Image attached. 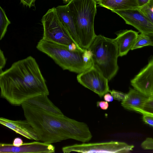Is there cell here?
<instances>
[{"mask_svg":"<svg viewBox=\"0 0 153 153\" xmlns=\"http://www.w3.org/2000/svg\"><path fill=\"white\" fill-rule=\"evenodd\" d=\"M96 0H71L67 4L75 23L82 47L88 49L95 38L94 28L97 13Z\"/></svg>","mask_w":153,"mask_h":153,"instance_id":"cell-3","label":"cell"},{"mask_svg":"<svg viewBox=\"0 0 153 153\" xmlns=\"http://www.w3.org/2000/svg\"><path fill=\"white\" fill-rule=\"evenodd\" d=\"M62 0L65 2H69L71 0Z\"/></svg>","mask_w":153,"mask_h":153,"instance_id":"cell-33","label":"cell"},{"mask_svg":"<svg viewBox=\"0 0 153 153\" xmlns=\"http://www.w3.org/2000/svg\"><path fill=\"white\" fill-rule=\"evenodd\" d=\"M0 73L1 97L13 105H21L36 96L49 95L39 66L31 56L15 62Z\"/></svg>","mask_w":153,"mask_h":153,"instance_id":"cell-1","label":"cell"},{"mask_svg":"<svg viewBox=\"0 0 153 153\" xmlns=\"http://www.w3.org/2000/svg\"><path fill=\"white\" fill-rule=\"evenodd\" d=\"M141 147L145 150H153V139L147 138L141 143Z\"/></svg>","mask_w":153,"mask_h":153,"instance_id":"cell-24","label":"cell"},{"mask_svg":"<svg viewBox=\"0 0 153 153\" xmlns=\"http://www.w3.org/2000/svg\"><path fill=\"white\" fill-rule=\"evenodd\" d=\"M92 53L93 65L99 69L109 81L116 74L119 66L118 46L114 39L97 35L88 49Z\"/></svg>","mask_w":153,"mask_h":153,"instance_id":"cell-4","label":"cell"},{"mask_svg":"<svg viewBox=\"0 0 153 153\" xmlns=\"http://www.w3.org/2000/svg\"><path fill=\"white\" fill-rule=\"evenodd\" d=\"M134 146L122 142H109L76 144L62 147L64 153L72 152L80 153H128L133 150Z\"/></svg>","mask_w":153,"mask_h":153,"instance_id":"cell-7","label":"cell"},{"mask_svg":"<svg viewBox=\"0 0 153 153\" xmlns=\"http://www.w3.org/2000/svg\"><path fill=\"white\" fill-rule=\"evenodd\" d=\"M6 63V59L3 51L0 50V71L2 72V69L4 67Z\"/></svg>","mask_w":153,"mask_h":153,"instance_id":"cell-26","label":"cell"},{"mask_svg":"<svg viewBox=\"0 0 153 153\" xmlns=\"http://www.w3.org/2000/svg\"><path fill=\"white\" fill-rule=\"evenodd\" d=\"M125 21L142 34L153 35V24L139 8L114 10Z\"/></svg>","mask_w":153,"mask_h":153,"instance_id":"cell-9","label":"cell"},{"mask_svg":"<svg viewBox=\"0 0 153 153\" xmlns=\"http://www.w3.org/2000/svg\"><path fill=\"white\" fill-rule=\"evenodd\" d=\"M42 22L43 28V39L66 46L73 43L76 44L58 16L55 7L48 10L43 16Z\"/></svg>","mask_w":153,"mask_h":153,"instance_id":"cell-6","label":"cell"},{"mask_svg":"<svg viewBox=\"0 0 153 153\" xmlns=\"http://www.w3.org/2000/svg\"><path fill=\"white\" fill-rule=\"evenodd\" d=\"M21 2L24 5L30 8L33 5L35 0H20Z\"/></svg>","mask_w":153,"mask_h":153,"instance_id":"cell-29","label":"cell"},{"mask_svg":"<svg viewBox=\"0 0 153 153\" xmlns=\"http://www.w3.org/2000/svg\"><path fill=\"white\" fill-rule=\"evenodd\" d=\"M47 95H41L30 98L25 102L34 107L53 114L64 115L60 110L49 99Z\"/></svg>","mask_w":153,"mask_h":153,"instance_id":"cell-16","label":"cell"},{"mask_svg":"<svg viewBox=\"0 0 153 153\" xmlns=\"http://www.w3.org/2000/svg\"><path fill=\"white\" fill-rule=\"evenodd\" d=\"M55 152V147L51 144L36 141L23 143L19 146L13 144L0 143V153H51Z\"/></svg>","mask_w":153,"mask_h":153,"instance_id":"cell-10","label":"cell"},{"mask_svg":"<svg viewBox=\"0 0 153 153\" xmlns=\"http://www.w3.org/2000/svg\"><path fill=\"white\" fill-rule=\"evenodd\" d=\"M149 98L137 89L130 88L121 105L126 109L139 112Z\"/></svg>","mask_w":153,"mask_h":153,"instance_id":"cell-14","label":"cell"},{"mask_svg":"<svg viewBox=\"0 0 153 153\" xmlns=\"http://www.w3.org/2000/svg\"><path fill=\"white\" fill-rule=\"evenodd\" d=\"M82 57L83 61L85 63L91 65H93L92 53L90 50L85 49L83 52Z\"/></svg>","mask_w":153,"mask_h":153,"instance_id":"cell-22","label":"cell"},{"mask_svg":"<svg viewBox=\"0 0 153 153\" xmlns=\"http://www.w3.org/2000/svg\"><path fill=\"white\" fill-rule=\"evenodd\" d=\"M76 78L79 83L102 97L109 92L108 79L97 68L92 65L78 74Z\"/></svg>","mask_w":153,"mask_h":153,"instance_id":"cell-8","label":"cell"},{"mask_svg":"<svg viewBox=\"0 0 153 153\" xmlns=\"http://www.w3.org/2000/svg\"><path fill=\"white\" fill-rule=\"evenodd\" d=\"M152 42L149 35L140 33L138 34L131 50L146 46H151Z\"/></svg>","mask_w":153,"mask_h":153,"instance_id":"cell-19","label":"cell"},{"mask_svg":"<svg viewBox=\"0 0 153 153\" xmlns=\"http://www.w3.org/2000/svg\"><path fill=\"white\" fill-rule=\"evenodd\" d=\"M115 39L117 43L119 56L126 55L131 50L138 35V33L133 30H124L116 33Z\"/></svg>","mask_w":153,"mask_h":153,"instance_id":"cell-13","label":"cell"},{"mask_svg":"<svg viewBox=\"0 0 153 153\" xmlns=\"http://www.w3.org/2000/svg\"><path fill=\"white\" fill-rule=\"evenodd\" d=\"M97 2L99 6L111 11L139 8L136 0H97Z\"/></svg>","mask_w":153,"mask_h":153,"instance_id":"cell-17","label":"cell"},{"mask_svg":"<svg viewBox=\"0 0 153 153\" xmlns=\"http://www.w3.org/2000/svg\"><path fill=\"white\" fill-rule=\"evenodd\" d=\"M139 8L153 24V0Z\"/></svg>","mask_w":153,"mask_h":153,"instance_id":"cell-20","label":"cell"},{"mask_svg":"<svg viewBox=\"0 0 153 153\" xmlns=\"http://www.w3.org/2000/svg\"><path fill=\"white\" fill-rule=\"evenodd\" d=\"M36 48L51 58L64 70L79 74L92 66L85 63L83 61L82 56L85 50L78 49L71 51L69 49L68 46L53 43L43 38L38 42Z\"/></svg>","mask_w":153,"mask_h":153,"instance_id":"cell-5","label":"cell"},{"mask_svg":"<svg viewBox=\"0 0 153 153\" xmlns=\"http://www.w3.org/2000/svg\"><path fill=\"white\" fill-rule=\"evenodd\" d=\"M21 106L24 116L39 139L52 144L68 139L82 143L90 141L92 135L88 125L64 115L52 113L33 106L26 102Z\"/></svg>","mask_w":153,"mask_h":153,"instance_id":"cell-2","label":"cell"},{"mask_svg":"<svg viewBox=\"0 0 153 153\" xmlns=\"http://www.w3.org/2000/svg\"><path fill=\"white\" fill-rule=\"evenodd\" d=\"M10 22L7 17L4 10L0 7V40L4 37Z\"/></svg>","mask_w":153,"mask_h":153,"instance_id":"cell-18","label":"cell"},{"mask_svg":"<svg viewBox=\"0 0 153 153\" xmlns=\"http://www.w3.org/2000/svg\"><path fill=\"white\" fill-rule=\"evenodd\" d=\"M109 92L114 99L122 101L125 99L126 95V94L114 90H110Z\"/></svg>","mask_w":153,"mask_h":153,"instance_id":"cell-23","label":"cell"},{"mask_svg":"<svg viewBox=\"0 0 153 153\" xmlns=\"http://www.w3.org/2000/svg\"><path fill=\"white\" fill-rule=\"evenodd\" d=\"M152 0H136L139 7H142L148 4Z\"/></svg>","mask_w":153,"mask_h":153,"instance_id":"cell-31","label":"cell"},{"mask_svg":"<svg viewBox=\"0 0 153 153\" xmlns=\"http://www.w3.org/2000/svg\"><path fill=\"white\" fill-rule=\"evenodd\" d=\"M139 113L153 115V97H149Z\"/></svg>","mask_w":153,"mask_h":153,"instance_id":"cell-21","label":"cell"},{"mask_svg":"<svg viewBox=\"0 0 153 153\" xmlns=\"http://www.w3.org/2000/svg\"><path fill=\"white\" fill-rule=\"evenodd\" d=\"M142 118L145 123L153 126V115L144 114Z\"/></svg>","mask_w":153,"mask_h":153,"instance_id":"cell-25","label":"cell"},{"mask_svg":"<svg viewBox=\"0 0 153 153\" xmlns=\"http://www.w3.org/2000/svg\"><path fill=\"white\" fill-rule=\"evenodd\" d=\"M97 107H99L101 109L105 110L108 108L109 104L107 101H101L97 102Z\"/></svg>","mask_w":153,"mask_h":153,"instance_id":"cell-27","label":"cell"},{"mask_svg":"<svg viewBox=\"0 0 153 153\" xmlns=\"http://www.w3.org/2000/svg\"><path fill=\"white\" fill-rule=\"evenodd\" d=\"M0 123L29 139L40 140L36 133L26 119L14 120L1 117Z\"/></svg>","mask_w":153,"mask_h":153,"instance_id":"cell-12","label":"cell"},{"mask_svg":"<svg viewBox=\"0 0 153 153\" xmlns=\"http://www.w3.org/2000/svg\"><path fill=\"white\" fill-rule=\"evenodd\" d=\"M149 36L150 37L152 42L151 46H153V35H149Z\"/></svg>","mask_w":153,"mask_h":153,"instance_id":"cell-32","label":"cell"},{"mask_svg":"<svg viewBox=\"0 0 153 153\" xmlns=\"http://www.w3.org/2000/svg\"><path fill=\"white\" fill-rule=\"evenodd\" d=\"M134 88L149 97H153V57L131 80Z\"/></svg>","mask_w":153,"mask_h":153,"instance_id":"cell-11","label":"cell"},{"mask_svg":"<svg viewBox=\"0 0 153 153\" xmlns=\"http://www.w3.org/2000/svg\"><path fill=\"white\" fill-rule=\"evenodd\" d=\"M114 98L112 95L109 93H107L104 96V99L108 102H111L113 101Z\"/></svg>","mask_w":153,"mask_h":153,"instance_id":"cell-30","label":"cell"},{"mask_svg":"<svg viewBox=\"0 0 153 153\" xmlns=\"http://www.w3.org/2000/svg\"><path fill=\"white\" fill-rule=\"evenodd\" d=\"M22 139L20 137H16L13 140V145L16 146H19L23 144Z\"/></svg>","mask_w":153,"mask_h":153,"instance_id":"cell-28","label":"cell"},{"mask_svg":"<svg viewBox=\"0 0 153 153\" xmlns=\"http://www.w3.org/2000/svg\"><path fill=\"white\" fill-rule=\"evenodd\" d=\"M57 13L60 19L76 43L78 48L84 51L80 44L77 35L74 20L67 5L58 6L55 7Z\"/></svg>","mask_w":153,"mask_h":153,"instance_id":"cell-15","label":"cell"}]
</instances>
